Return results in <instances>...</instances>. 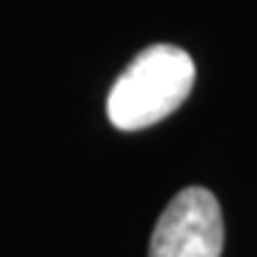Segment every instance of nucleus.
I'll use <instances>...</instances> for the list:
<instances>
[{
  "label": "nucleus",
  "mask_w": 257,
  "mask_h": 257,
  "mask_svg": "<svg viewBox=\"0 0 257 257\" xmlns=\"http://www.w3.org/2000/svg\"><path fill=\"white\" fill-rule=\"evenodd\" d=\"M194 86V60L172 43L143 49L120 74L106 100V114L120 132L149 128L183 106Z\"/></svg>",
  "instance_id": "nucleus-1"
},
{
  "label": "nucleus",
  "mask_w": 257,
  "mask_h": 257,
  "mask_svg": "<svg viewBox=\"0 0 257 257\" xmlns=\"http://www.w3.org/2000/svg\"><path fill=\"white\" fill-rule=\"evenodd\" d=\"M223 234L217 197L203 186H189L157 217L149 257H220Z\"/></svg>",
  "instance_id": "nucleus-2"
}]
</instances>
